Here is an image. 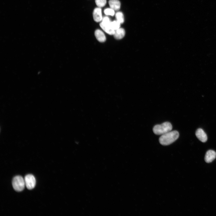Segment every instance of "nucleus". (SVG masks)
<instances>
[{
  "instance_id": "nucleus-1",
  "label": "nucleus",
  "mask_w": 216,
  "mask_h": 216,
  "mask_svg": "<svg viewBox=\"0 0 216 216\" xmlns=\"http://www.w3.org/2000/svg\"><path fill=\"white\" fill-rule=\"evenodd\" d=\"M179 136V134L178 131H170L161 135L159 138V141L160 143L163 145H168L175 142Z\"/></svg>"
},
{
  "instance_id": "nucleus-2",
  "label": "nucleus",
  "mask_w": 216,
  "mask_h": 216,
  "mask_svg": "<svg viewBox=\"0 0 216 216\" xmlns=\"http://www.w3.org/2000/svg\"><path fill=\"white\" fill-rule=\"evenodd\" d=\"M172 129L171 124L169 122H165L161 124L155 125L153 128V130L155 134L162 135L171 131Z\"/></svg>"
},
{
  "instance_id": "nucleus-3",
  "label": "nucleus",
  "mask_w": 216,
  "mask_h": 216,
  "mask_svg": "<svg viewBox=\"0 0 216 216\" xmlns=\"http://www.w3.org/2000/svg\"><path fill=\"white\" fill-rule=\"evenodd\" d=\"M12 184L14 189L17 191H22L26 185L24 179L20 176H16L13 178Z\"/></svg>"
},
{
  "instance_id": "nucleus-4",
  "label": "nucleus",
  "mask_w": 216,
  "mask_h": 216,
  "mask_svg": "<svg viewBox=\"0 0 216 216\" xmlns=\"http://www.w3.org/2000/svg\"><path fill=\"white\" fill-rule=\"evenodd\" d=\"M25 185L29 190L34 188L36 184V180L34 177L32 175L28 174L25 177Z\"/></svg>"
},
{
  "instance_id": "nucleus-5",
  "label": "nucleus",
  "mask_w": 216,
  "mask_h": 216,
  "mask_svg": "<svg viewBox=\"0 0 216 216\" xmlns=\"http://www.w3.org/2000/svg\"><path fill=\"white\" fill-rule=\"evenodd\" d=\"M195 134L197 138L201 142H204L207 141V135L202 129H198L196 131Z\"/></svg>"
},
{
  "instance_id": "nucleus-6",
  "label": "nucleus",
  "mask_w": 216,
  "mask_h": 216,
  "mask_svg": "<svg viewBox=\"0 0 216 216\" xmlns=\"http://www.w3.org/2000/svg\"><path fill=\"white\" fill-rule=\"evenodd\" d=\"M216 158V152L214 150H209L206 153L205 160L206 162L209 163L212 162Z\"/></svg>"
},
{
  "instance_id": "nucleus-7",
  "label": "nucleus",
  "mask_w": 216,
  "mask_h": 216,
  "mask_svg": "<svg viewBox=\"0 0 216 216\" xmlns=\"http://www.w3.org/2000/svg\"><path fill=\"white\" fill-rule=\"evenodd\" d=\"M93 19L95 22H98L101 21L103 17L101 8L99 7L95 8L93 11Z\"/></svg>"
},
{
  "instance_id": "nucleus-8",
  "label": "nucleus",
  "mask_w": 216,
  "mask_h": 216,
  "mask_svg": "<svg viewBox=\"0 0 216 216\" xmlns=\"http://www.w3.org/2000/svg\"><path fill=\"white\" fill-rule=\"evenodd\" d=\"M100 26L103 30L107 33L111 35L114 34L115 30L111 27L110 23H104L101 22L100 24Z\"/></svg>"
},
{
  "instance_id": "nucleus-9",
  "label": "nucleus",
  "mask_w": 216,
  "mask_h": 216,
  "mask_svg": "<svg viewBox=\"0 0 216 216\" xmlns=\"http://www.w3.org/2000/svg\"><path fill=\"white\" fill-rule=\"evenodd\" d=\"M95 36L97 40L100 42L105 41L106 37L104 32L100 29H97L94 32Z\"/></svg>"
},
{
  "instance_id": "nucleus-10",
  "label": "nucleus",
  "mask_w": 216,
  "mask_h": 216,
  "mask_svg": "<svg viewBox=\"0 0 216 216\" xmlns=\"http://www.w3.org/2000/svg\"><path fill=\"white\" fill-rule=\"evenodd\" d=\"M109 4L110 8L114 10H118L120 9L121 3L118 0H110Z\"/></svg>"
},
{
  "instance_id": "nucleus-11",
  "label": "nucleus",
  "mask_w": 216,
  "mask_h": 216,
  "mask_svg": "<svg viewBox=\"0 0 216 216\" xmlns=\"http://www.w3.org/2000/svg\"><path fill=\"white\" fill-rule=\"evenodd\" d=\"M125 34V31L124 29L122 28H119L115 30L113 35L115 39L119 40L122 38L124 37Z\"/></svg>"
},
{
  "instance_id": "nucleus-12",
  "label": "nucleus",
  "mask_w": 216,
  "mask_h": 216,
  "mask_svg": "<svg viewBox=\"0 0 216 216\" xmlns=\"http://www.w3.org/2000/svg\"><path fill=\"white\" fill-rule=\"evenodd\" d=\"M116 20L121 24L123 23L124 21V16L123 14L121 12H118L115 14Z\"/></svg>"
},
{
  "instance_id": "nucleus-13",
  "label": "nucleus",
  "mask_w": 216,
  "mask_h": 216,
  "mask_svg": "<svg viewBox=\"0 0 216 216\" xmlns=\"http://www.w3.org/2000/svg\"><path fill=\"white\" fill-rule=\"evenodd\" d=\"M121 23L117 20H115L111 22L110 26L113 30H115L120 28Z\"/></svg>"
},
{
  "instance_id": "nucleus-14",
  "label": "nucleus",
  "mask_w": 216,
  "mask_h": 216,
  "mask_svg": "<svg viewBox=\"0 0 216 216\" xmlns=\"http://www.w3.org/2000/svg\"><path fill=\"white\" fill-rule=\"evenodd\" d=\"M97 5L99 8L104 7L106 4V0H95Z\"/></svg>"
},
{
  "instance_id": "nucleus-15",
  "label": "nucleus",
  "mask_w": 216,
  "mask_h": 216,
  "mask_svg": "<svg viewBox=\"0 0 216 216\" xmlns=\"http://www.w3.org/2000/svg\"><path fill=\"white\" fill-rule=\"evenodd\" d=\"M104 13L106 15L113 16L115 14L114 10L111 8L105 9L104 10Z\"/></svg>"
},
{
  "instance_id": "nucleus-16",
  "label": "nucleus",
  "mask_w": 216,
  "mask_h": 216,
  "mask_svg": "<svg viewBox=\"0 0 216 216\" xmlns=\"http://www.w3.org/2000/svg\"><path fill=\"white\" fill-rule=\"evenodd\" d=\"M102 22L106 24H110L111 22L110 18L107 16H104L103 18Z\"/></svg>"
}]
</instances>
